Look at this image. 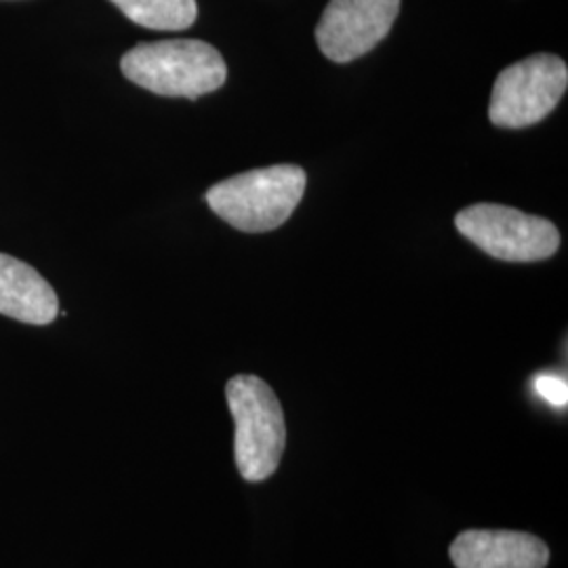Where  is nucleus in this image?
Segmentation results:
<instances>
[{
  "instance_id": "obj_4",
  "label": "nucleus",
  "mask_w": 568,
  "mask_h": 568,
  "mask_svg": "<svg viewBox=\"0 0 568 568\" xmlns=\"http://www.w3.org/2000/svg\"><path fill=\"white\" fill-rule=\"evenodd\" d=\"M455 225L467 241L501 262H544L560 246V232L549 220L504 204H471L457 213Z\"/></svg>"
},
{
  "instance_id": "obj_5",
  "label": "nucleus",
  "mask_w": 568,
  "mask_h": 568,
  "mask_svg": "<svg viewBox=\"0 0 568 568\" xmlns=\"http://www.w3.org/2000/svg\"><path fill=\"white\" fill-rule=\"evenodd\" d=\"M568 87L565 60L539 53L506 68L493 84L488 119L504 129H525L549 116Z\"/></svg>"
},
{
  "instance_id": "obj_6",
  "label": "nucleus",
  "mask_w": 568,
  "mask_h": 568,
  "mask_svg": "<svg viewBox=\"0 0 568 568\" xmlns=\"http://www.w3.org/2000/svg\"><path fill=\"white\" fill-rule=\"evenodd\" d=\"M400 13V0H331L316 26L323 55L349 63L386 39Z\"/></svg>"
},
{
  "instance_id": "obj_9",
  "label": "nucleus",
  "mask_w": 568,
  "mask_h": 568,
  "mask_svg": "<svg viewBox=\"0 0 568 568\" xmlns=\"http://www.w3.org/2000/svg\"><path fill=\"white\" fill-rule=\"evenodd\" d=\"M122 13L143 28L178 32L199 18L196 0H110Z\"/></svg>"
},
{
  "instance_id": "obj_1",
  "label": "nucleus",
  "mask_w": 568,
  "mask_h": 568,
  "mask_svg": "<svg viewBox=\"0 0 568 568\" xmlns=\"http://www.w3.org/2000/svg\"><path fill=\"white\" fill-rule=\"evenodd\" d=\"M122 74L163 98L199 100L227 81L222 53L196 39L142 42L121 60Z\"/></svg>"
},
{
  "instance_id": "obj_8",
  "label": "nucleus",
  "mask_w": 568,
  "mask_h": 568,
  "mask_svg": "<svg viewBox=\"0 0 568 568\" xmlns=\"http://www.w3.org/2000/svg\"><path fill=\"white\" fill-rule=\"evenodd\" d=\"M60 302L32 265L0 253V314L26 325H51Z\"/></svg>"
},
{
  "instance_id": "obj_3",
  "label": "nucleus",
  "mask_w": 568,
  "mask_h": 568,
  "mask_svg": "<svg viewBox=\"0 0 568 568\" xmlns=\"http://www.w3.org/2000/svg\"><path fill=\"white\" fill-rule=\"evenodd\" d=\"M225 398L236 424V467L244 480L264 483L281 466L286 447L281 400L255 375L232 377L225 386Z\"/></svg>"
},
{
  "instance_id": "obj_7",
  "label": "nucleus",
  "mask_w": 568,
  "mask_h": 568,
  "mask_svg": "<svg viewBox=\"0 0 568 568\" xmlns=\"http://www.w3.org/2000/svg\"><path fill=\"white\" fill-rule=\"evenodd\" d=\"M457 568H546L549 549L539 537L518 530H464L450 546Z\"/></svg>"
},
{
  "instance_id": "obj_2",
  "label": "nucleus",
  "mask_w": 568,
  "mask_h": 568,
  "mask_svg": "<svg viewBox=\"0 0 568 568\" xmlns=\"http://www.w3.org/2000/svg\"><path fill=\"white\" fill-rule=\"evenodd\" d=\"M307 175L297 164H274L215 183L204 201L224 222L248 234L276 230L302 203Z\"/></svg>"
},
{
  "instance_id": "obj_10",
  "label": "nucleus",
  "mask_w": 568,
  "mask_h": 568,
  "mask_svg": "<svg viewBox=\"0 0 568 568\" xmlns=\"http://www.w3.org/2000/svg\"><path fill=\"white\" fill-rule=\"evenodd\" d=\"M535 389L539 392V396L544 400H548L549 405L567 406L568 386L565 377H556V375H539L535 379Z\"/></svg>"
}]
</instances>
